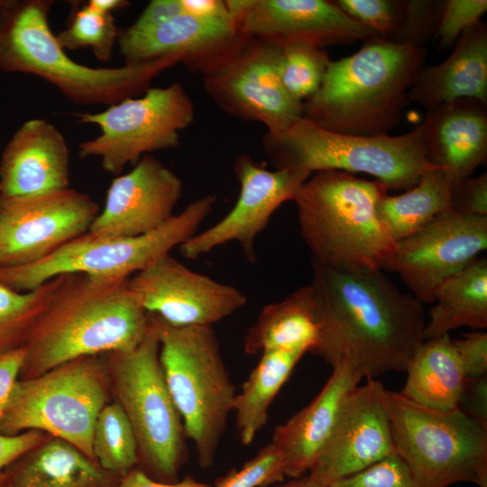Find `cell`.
Instances as JSON below:
<instances>
[{
  "label": "cell",
  "mask_w": 487,
  "mask_h": 487,
  "mask_svg": "<svg viewBox=\"0 0 487 487\" xmlns=\"http://www.w3.org/2000/svg\"><path fill=\"white\" fill-rule=\"evenodd\" d=\"M308 284L319 329L314 354L345 363L361 379L405 372L425 341L423 304L382 271L334 268L312 260Z\"/></svg>",
  "instance_id": "cell-1"
},
{
  "label": "cell",
  "mask_w": 487,
  "mask_h": 487,
  "mask_svg": "<svg viewBox=\"0 0 487 487\" xmlns=\"http://www.w3.org/2000/svg\"><path fill=\"white\" fill-rule=\"evenodd\" d=\"M128 280L61 275L23 346L19 380L78 357L136 347L148 333L149 314L131 292Z\"/></svg>",
  "instance_id": "cell-2"
},
{
  "label": "cell",
  "mask_w": 487,
  "mask_h": 487,
  "mask_svg": "<svg viewBox=\"0 0 487 487\" xmlns=\"http://www.w3.org/2000/svg\"><path fill=\"white\" fill-rule=\"evenodd\" d=\"M422 47L379 39L330 62L302 117L339 133L388 134L400 121L409 92L424 67Z\"/></svg>",
  "instance_id": "cell-3"
},
{
  "label": "cell",
  "mask_w": 487,
  "mask_h": 487,
  "mask_svg": "<svg viewBox=\"0 0 487 487\" xmlns=\"http://www.w3.org/2000/svg\"><path fill=\"white\" fill-rule=\"evenodd\" d=\"M51 1H3L0 70L38 76L80 106H112L143 94L162 71L179 64L165 57L118 68H92L70 59L51 30Z\"/></svg>",
  "instance_id": "cell-4"
},
{
  "label": "cell",
  "mask_w": 487,
  "mask_h": 487,
  "mask_svg": "<svg viewBox=\"0 0 487 487\" xmlns=\"http://www.w3.org/2000/svg\"><path fill=\"white\" fill-rule=\"evenodd\" d=\"M388 191L379 180L345 171L311 174L293 201L312 260L344 270H382L397 244L377 212Z\"/></svg>",
  "instance_id": "cell-5"
},
{
  "label": "cell",
  "mask_w": 487,
  "mask_h": 487,
  "mask_svg": "<svg viewBox=\"0 0 487 487\" xmlns=\"http://www.w3.org/2000/svg\"><path fill=\"white\" fill-rule=\"evenodd\" d=\"M149 314V313H148ZM160 342L165 381L177 407L198 464L207 469L233 411L235 388L210 326H173L149 314Z\"/></svg>",
  "instance_id": "cell-6"
},
{
  "label": "cell",
  "mask_w": 487,
  "mask_h": 487,
  "mask_svg": "<svg viewBox=\"0 0 487 487\" xmlns=\"http://www.w3.org/2000/svg\"><path fill=\"white\" fill-rule=\"evenodd\" d=\"M101 355L112 400L124 410L136 438V467L154 481L178 482L188 458V438L165 381L160 342L150 322L147 335L136 347Z\"/></svg>",
  "instance_id": "cell-7"
},
{
  "label": "cell",
  "mask_w": 487,
  "mask_h": 487,
  "mask_svg": "<svg viewBox=\"0 0 487 487\" xmlns=\"http://www.w3.org/2000/svg\"><path fill=\"white\" fill-rule=\"evenodd\" d=\"M262 147L277 170L361 172L376 178L389 190L410 188L435 167L418 126L400 135L365 136L328 131L300 117L284 131L266 132Z\"/></svg>",
  "instance_id": "cell-8"
},
{
  "label": "cell",
  "mask_w": 487,
  "mask_h": 487,
  "mask_svg": "<svg viewBox=\"0 0 487 487\" xmlns=\"http://www.w3.org/2000/svg\"><path fill=\"white\" fill-rule=\"evenodd\" d=\"M395 453L419 487H487V430L459 409H437L385 389Z\"/></svg>",
  "instance_id": "cell-9"
},
{
  "label": "cell",
  "mask_w": 487,
  "mask_h": 487,
  "mask_svg": "<svg viewBox=\"0 0 487 487\" xmlns=\"http://www.w3.org/2000/svg\"><path fill=\"white\" fill-rule=\"evenodd\" d=\"M102 355L82 356L27 380H18L0 419V434L39 430L61 438L96 460L93 428L112 401Z\"/></svg>",
  "instance_id": "cell-10"
},
{
  "label": "cell",
  "mask_w": 487,
  "mask_h": 487,
  "mask_svg": "<svg viewBox=\"0 0 487 487\" xmlns=\"http://www.w3.org/2000/svg\"><path fill=\"white\" fill-rule=\"evenodd\" d=\"M216 202L215 195L202 196L161 227L138 236L100 237L87 232L35 262L0 267V283L30 291L63 274L130 278L196 234Z\"/></svg>",
  "instance_id": "cell-11"
},
{
  "label": "cell",
  "mask_w": 487,
  "mask_h": 487,
  "mask_svg": "<svg viewBox=\"0 0 487 487\" xmlns=\"http://www.w3.org/2000/svg\"><path fill=\"white\" fill-rule=\"evenodd\" d=\"M194 119L193 101L180 83L150 87L99 113L78 115V123L101 130L79 144L78 153L81 159L98 157L105 171L119 175L150 152L177 147L179 133Z\"/></svg>",
  "instance_id": "cell-12"
},
{
  "label": "cell",
  "mask_w": 487,
  "mask_h": 487,
  "mask_svg": "<svg viewBox=\"0 0 487 487\" xmlns=\"http://www.w3.org/2000/svg\"><path fill=\"white\" fill-rule=\"evenodd\" d=\"M98 213L91 197L69 188L28 197L0 195V267L50 255L86 234Z\"/></svg>",
  "instance_id": "cell-13"
},
{
  "label": "cell",
  "mask_w": 487,
  "mask_h": 487,
  "mask_svg": "<svg viewBox=\"0 0 487 487\" xmlns=\"http://www.w3.org/2000/svg\"><path fill=\"white\" fill-rule=\"evenodd\" d=\"M280 46L253 39L225 63L203 76L209 98L225 113L257 122L267 132L284 131L302 117L303 103L284 88L279 73Z\"/></svg>",
  "instance_id": "cell-14"
},
{
  "label": "cell",
  "mask_w": 487,
  "mask_h": 487,
  "mask_svg": "<svg viewBox=\"0 0 487 487\" xmlns=\"http://www.w3.org/2000/svg\"><path fill=\"white\" fill-rule=\"evenodd\" d=\"M487 248V216L446 212L397 242L382 271L396 273L422 304L433 303L436 289Z\"/></svg>",
  "instance_id": "cell-15"
},
{
  "label": "cell",
  "mask_w": 487,
  "mask_h": 487,
  "mask_svg": "<svg viewBox=\"0 0 487 487\" xmlns=\"http://www.w3.org/2000/svg\"><path fill=\"white\" fill-rule=\"evenodd\" d=\"M128 286L147 313L173 326H212L247 302L234 286L190 270L170 253L131 276Z\"/></svg>",
  "instance_id": "cell-16"
},
{
  "label": "cell",
  "mask_w": 487,
  "mask_h": 487,
  "mask_svg": "<svg viewBox=\"0 0 487 487\" xmlns=\"http://www.w3.org/2000/svg\"><path fill=\"white\" fill-rule=\"evenodd\" d=\"M234 170L240 184L232 209L212 226L194 234L179 248L188 259H196L226 243L236 241L250 262H255L254 242L266 228L274 212L294 200L312 174L299 169L270 170L247 154L237 156Z\"/></svg>",
  "instance_id": "cell-17"
},
{
  "label": "cell",
  "mask_w": 487,
  "mask_h": 487,
  "mask_svg": "<svg viewBox=\"0 0 487 487\" xmlns=\"http://www.w3.org/2000/svg\"><path fill=\"white\" fill-rule=\"evenodd\" d=\"M234 23L254 39L320 49L378 39L376 33L326 0H225Z\"/></svg>",
  "instance_id": "cell-18"
},
{
  "label": "cell",
  "mask_w": 487,
  "mask_h": 487,
  "mask_svg": "<svg viewBox=\"0 0 487 487\" xmlns=\"http://www.w3.org/2000/svg\"><path fill=\"white\" fill-rule=\"evenodd\" d=\"M384 391L381 382L367 379L349 392L330 437L308 472L312 477L330 485L395 453Z\"/></svg>",
  "instance_id": "cell-19"
},
{
  "label": "cell",
  "mask_w": 487,
  "mask_h": 487,
  "mask_svg": "<svg viewBox=\"0 0 487 487\" xmlns=\"http://www.w3.org/2000/svg\"><path fill=\"white\" fill-rule=\"evenodd\" d=\"M253 39L234 21L183 13L147 32L133 33L124 30L119 33L117 43L126 64L172 57L203 77L225 63Z\"/></svg>",
  "instance_id": "cell-20"
},
{
  "label": "cell",
  "mask_w": 487,
  "mask_h": 487,
  "mask_svg": "<svg viewBox=\"0 0 487 487\" xmlns=\"http://www.w3.org/2000/svg\"><path fill=\"white\" fill-rule=\"evenodd\" d=\"M178 175L152 155H144L132 170L114 178L102 211L88 233L100 237H133L168 222L182 195Z\"/></svg>",
  "instance_id": "cell-21"
},
{
  "label": "cell",
  "mask_w": 487,
  "mask_h": 487,
  "mask_svg": "<svg viewBox=\"0 0 487 487\" xmlns=\"http://www.w3.org/2000/svg\"><path fill=\"white\" fill-rule=\"evenodd\" d=\"M69 150L46 119L26 121L5 145L0 160V195L28 197L68 188Z\"/></svg>",
  "instance_id": "cell-22"
},
{
  "label": "cell",
  "mask_w": 487,
  "mask_h": 487,
  "mask_svg": "<svg viewBox=\"0 0 487 487\" xmlns=\"http://www.w3.org/2000/svg\"><path fill=\"white\" fill-rule=\"evenodd\" d=\"M428 161L453 185L470 177L487 159L486 104L463 98L427 112L418 125Z\"/></svg>",
  "instance_id": "cell-23"
},
{
  "label": "cell",
  "mask_w": 487,
  "mask_h": 487,
  "mask_svg": "<svg viewBox=\"0 0 487 487\" xmlns=\"http://www.w3.org/2000/svg\"><path fill=\"white\" fill-rule=\"evenodd\" d=\"M361 380L347 363H339L314 400L275 427L271 443L284 457L286 476L297 478L310 471L331 436L345 399Z\"/></svg>",
  "instance_id": "cell-24"
},
{
  "label": "cell",
  "mask_w": 487,
  "mask_h": 487,
  "mask_svg": "<svg viewBox=\"0 0 487 487\" xmlns=\"http://www.w3.org/2000/svg\"><path fill=\"white\" fill-rule=\"evenodd\" d=\"M463 98L487 104V26L482 20L460 35L444 61L423 67L409 92V99L427 111Z\"/></svg>",
  "instance_id": "cell-25"
},
{
  "label": "cell",
  "mask_w": 487,
  "mask_h": 487,
  "mask_svg": "<svg viewBox=\"0 0 487 487\" xmlns=\"http://www.w3.org/2000/svg\"><path fill=\"white\" fill-rule=\"evenodd\" d=\"M5 473V487H117L121 480L53 436L17 457Z\"/></svg>",
  "instance_id": "cell-26"
},
{
  "label": "cell",
  "mask_w": 487,
  "mask_h": 487,
  "mask_svg": "<svg viewBox=\"0 0 487 487\" xmlns=\"http://www.w3.org/2000/svg\"><path fill=\"white\" fill-rule=\"evenodd\" d=\"M319 329L315 320L309 289L302 286L285 299L263 307L248 329L244 350L254 354L268 350L315 353Z\"/></svg>",
  "instance_id": "cell-27"
},
{
  "label": "cell",
  "mask_w": 487,
  "mask_h": 487,
  "mask_svg": "<svg viewBox=\"0 0 487 487\" xmlns=\"http://www.w3.org/2000/svg\"><path fill=\"white\" fill-rule=\"evenodd\" d=\"M433 302L424 329L425 340L462 326L486 329L487 259L478 257L445 280L436 289Z\"/></svg>",
  "instance_id": "cell-28"
},
{
  "label": "cell",
  "mask_w": 487,
  "mask_h": 487,
  "mask_svg": "<svg viewBox=\"0 0 487 487\" xmlns=\"http://www.w3.org/2000/svg\"><path fill=\"white\" fill-rule=\"evenodd\" d=\"M452 340L446 334L420 345L405 371L404 397L432 409L457 408L465 377Z\"/></svg>",
  "instance_id": "cell-29"
},
{
  "label": "cell",
  "mask_w": 487,
  "mask_h": 487,
  "mask_svg": "<svg viewBox=\"0 0 487 487\" xmlns=\"http://www.w3.org/2000/svg\"><path fill=\"white\" fill-rule=\"evenodd\" d=\"M452 190L453 183L445 170L432 167L403 193L382 195L377 203L378 216L397 243L453 210Z\"/></svg>",
  "instance_id": "cell-30"
},
{
  "label": "cell",
  "mask_w": 487,
  "mask_h": 487,
  "mask_svg": "<svg viewBox=\"0 0 487 487\" xmlns=\"http://www.w3.org/2000/svg\"><path fill=\"white\" fill-rule=\"evenodd\" d=\"M261 354L233 405L238 436L244 446L252 444L264 427L271 404L305 354L285 350H268Z\"/></svg>",
  "instance_id": "cell-31"
},
{
  "label": "cell",
  "mask_w": 487,
  "mask_h": 487,
  "mask_svg": "<svg viewBox=\"0 0 487 487\" xmlns=\"http://www.w3.org/2000/svg\"><path fill=\"white\" fill-rule=\"evenodd\" d=\"M92 449L96 462L119 478L137 466L138 447L133 430L115 400L107 403L96 418Z\"/></svg>",
  "instance_id": "cell-32"
},
{
  "label": "cell",
  "mask_w": 487,
  "mask_h": 487,
  "mask_svg": "<svg viewBox=\"0 0 487 487\" xmlns=\"http://www.w3.org/2000/svg\"><path fill=\"white\" fill-rule=\"evenodd\" d=\"M61 280V275L30 291L0 283V355L23 347Z\"/></svg>",
  "instance_id": "cell-33"
},
{
  "label": "cell",
  "mask_w": 487,
  "mask_h": 487,
  "mask_svg": "<svg viewBox=\"0 0 487 487\" xmlns=\"http://www.w3.org/2000/svg\"><path fill=\"white\" fill-rule=\"evenodd\" d=\"M279 73L289 95L304 103L320 87L331 62L325 49L309 44H280Z\"/></svg>",
  "instance_id": "cell-34"
},
{
  "label": "cell",
  "mask_w": 487,
  "mask_h": 487,
  "mask_svg": "<svg viewBox=\"0 0 487 487\" xmlns=\"http://www.w3.org/2000/svg\"><path fill=\"white\" fill-rule=\"evenodd\" d=\"M56 36L63 49L88 47L98 60L108 61L119 32L112 14H98L83 6L76 10L68 28Z\"/></svg>",
  "instance_id": "cell-35"
},
{
  "label": "cell",
  "mask_w": 487,
  "mask_h": 487,
  "mask_svg": "<svg viewBox=\"0 0 487 487\" xmlns=\"http://www.w3.org/2000/svg\"><path fill=\"white\" fill-rule=\"evenodd\" d=\"M348 16L372 30L379 40L397 43L405 18V1H334Z\"/></svg>",
  "instance_id": "cell-36"
},
{
  "label": "cell",
  "mask_w": 487,
  "mask_h": 487,
  "mask_svg": "<svg viewBox=\"0 0 487 487\" xmlns=\"http://www.w3.org/2000/svg\"><path fill=\"white\" fill-rule=\"evenodd\" d=\"M286 477V464L280 449L270 443L242 466L216 479L213 487H268Z\"/></svg>",
  "instance_id": "cell-37"
},
{
  "label": "cell",
  "mask_w": 487,
  "mask_h": 487,
  "mask_svg": "<svg viewBox=\"0 0 487 487\" xmlns=\"http://www.w3.org/2000/svg\"><path fill=\"white\" fill-rule=\"evenodd\" d=\"M329 487H419L402 459L393 453Z\"/></svg>",
  "instance_id": "cell-38"
},
{
  "label": "cell",
  "mask_w": 487,
  "mask_h": 487,
  "mask_svg": "<svg viewBox=\"0 0 487 487\" xmlns=\"http://www.w3.org/2000/svg\"><path fill=\"white\" fill-rule=\"evenodd\" d=\"M487 11L486 0H448L444 4L434 38L441 49L453 45Z\"/></svg>",
  "instance_id": "cell-39"
},
{
  "label": "cell",
  "mask_w": 487,
  "mask_h": 487,
  "mask_svg": "<svg viewBox=\"0 0 487 487\" xmlns=\"http://www.w3.org/2000/svg\"><path fill=\"white\" fill-rule=\"evenodd\" d=\"M465 379L487 377V333L483 330L465 334L452 340Z\"/></svg>",
  "instance_id": "cell-40"
},
{
  "label": "cell",
  "mask_w": 487,
  "mask_h": 487,
  "mask_svg": "<svg viewBox=\"0 0 487 487\" xmlns=\"http://www.w3.org/2000/svg\"><path fill=\"white\" fill-rule=\"evenodd\" d=\"M452 209L464 215L487 216L486 172L453 185Z\"/></svg>",
  "instance_id": "cell-41"
},
{
  "label": "cell",
  "mask_w": 487,
  "mask_h": 487,
  "mask_svg": "<svg viewBox=\"0 0 487 487\" xmlns=\"http://www.w3.org/2000/svg\"><path fill=\"white\" fill-rule=\"evenodd\" d=\"M457 409L487 430V377L465 379Z\"/></svg>",
  "instance_id": "cell-42"
},
{
  "label": "cell",
  "mask_w": 487,
  "mask_h": 487,
  "mask_svg": "<svg viewBox=\"0 0 487 487\" xmlns=\"http://www.w3.org/2000/svg\"><path fill=\"white\" fill-rule=\"evenodd\" d=\"M51 436L39 430H28L15 436L0 434V487H5V469L6 466Z\"/></svg>",
  "instance_id": "cell-43"
},
{
  "label": "cell",
  "mask_w": 487,
  "mask_h": 487,
  "mask_svg": "<svg viewBox=\"0 0 487 487\" xmlns=\"http://www.w3.org/2000/svg\"><path fill=\"white\" fill-rule=\"evenodd\" d=\"M183 13L180 0H152L125 30L133 33L147 32Z\"/></svg>",
  "instance_id": "cell-44"
},
{
  "label": "cell",
  "mask_w": 487,
  "mask_h": 487,
  "mask_svg": "<svg viewBox=\"0 0 487 487\" xmlns=\"http://www.w3.org/2000/svg\"><path fill=\"white\" fill-rule=\"evenodd\" d=\"M24 357L23 347L0 355V419L7 406L11 392L19 375Z\"/></svg>",
  "instance_id": "cell-45"
},
{
  "label": "cell",
  "mask_w": 487,
  "mask_h": 487,
  "mask_svg": "<svg viewBox=\"0 0 487 487\" xmlns=\"http://www.w3.org/2000/svg\"><path fill=\"white\" fill-rule=\"evenodd\" d=\"M117 487H213L207 483L198 482L190 475L185 476L176 482H161L147 476L137 467L131 470L121 478Z\"/></svg>",
  "instance_id": "cell-46"
},
{
  "label": "cell",
  "mask_w": 487,
  "mask_h": 487,
  "mask_svg": "<svg viewBox=\"0 0 487 487\" xmlns=\"http://www.w3.org/2000/svg\"><path fill=\"white\" fill-rule=\"evenodd\" d=\"M183 12L194 16L234 21L225 1L221 0H180Z\"/></svg>",
  "instance_id": "cell-47"
},
{
  "label": "cell",
  "mask_w": 487,
  "mask_h": 487,
  "mask_svg": "<svg viewBox=\"0 0 487 487\" xmlns=\"http://www.w3.org/2000/svg\"><path fill=\"white\" fill-rule=\"evenodd\" d=\"M129 4L125 0H89L84 6L98 14H112L113 12L123 9Z\"/></svg>",
  "instance_id": "cell-48"
},
{
  "label": "cell",
  "mask_w": 487,
  "mask_h": 487,
  "mask_svg": "<svg viewBox=\"0 0 487 487\" xmlns=\"http://www.w3.org/2000/svg\"><path fill=\"white\" fill-rule=\"evenodd\" d=\"M274 487H329V485L315 479L308 473L302 476L292 478L288 482H281L275 484Z\"/></svg>",
  "instance_id": "cell-49"
},
{
  "label": "cell",
  "mask_w": 487,
  "mask_h": 487,
  "mask_svg": "<svg viewBox=\"0 0 487 487\" xmlns=\"http://www.w3.org/2000/svg\"><path fill=\"white\" fill-rule=\"evenodd\" d=\"M2 2H3V1H0V6H1V5H2Z\"/></svg>",
  "instance_id": "cell-50"
}]
</instances>
